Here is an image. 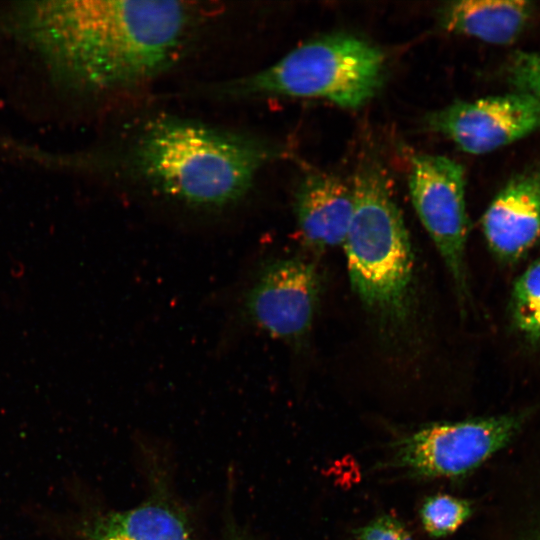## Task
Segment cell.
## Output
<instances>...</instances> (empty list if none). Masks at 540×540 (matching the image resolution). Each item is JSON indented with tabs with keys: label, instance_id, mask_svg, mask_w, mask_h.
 I'll return each mask as SVG.
<instances>
[{
	"label": "cell",
	"instance_id": "277c9868",
	"mask_svg": "<svg viewBox=\"0 0 540 540\" xmlns=\"http://www.w3.org/2000/svg\"><path fill=\"white\" fill-rule=\"evenodd\" d=\"M384 64L383 53L366 40L332 34L305 42L274 64L215 90L237 98H322L353 109L381 88Z\"/></svg>",
	"mask_w": 540,
	"mask_h": 540
},
{
	"label": "cell",
	"instance_id": "8fae6325",
	"mask_svg": "<svg viewBox=\"0 0 540 540\" xmlns=\"http://www.w3.org/2000/svg\"><path fill=\"white\" fill-rule=\"evenodd\" d=\"M294 211L304 243L314 250L343 245L354 211V193L340 178L305 175L297 186Z\"/></svg>",
	"mask_w": 540,
	"mask_h": 540
},
{
	"label": "cell",
	"instance_id": "ac0fdd59",
	"mask_svg": "<svg viewBox=\"0 0 540 540\" xmlns=\"http://www.w3.org/2000/svg\"><path fill=\"white\" fill-rule=\"evenodd\" d=\"M227 532L225 535V540H250L248 536L234 524H230L227 527Z\"/></svg>",
	"mask_w": 540,
	"mask_h": 540
},
{
	"label": "cell",
	"instance_id": "5bb4252c",
	"mask_svg": "<svg viewBox=\"0 0 540 540\" xmlns=\"http://www.w3.org/2000/svg\"><path fill=\"white\" fill-rule=\"evenodd\" d=\"M509 314L516 332L529 344L540 346V258L516 279Z\"/></svg>",
	"mask_w": 540,
	"mask_h": 540
},
{
	"label": "cell",
	"instance_id": "9c48e42d",
	"mask_svg": "<svg viewBox=\"0 0 540 540\" xmlns=\"http://www.w3.org/2000/svg\"><path fill=\"white\" fill-rule=\"evenodd\" d=\"M505 463L490 540H540V431L530 426L503 453Z\"/></svg>",
	"mask_w": 540,
	"mask_h": 540
},
{
	"label": "cell",
	"instance_id": "2e32d148",
	"mask_svg": "<svg viewBox=\"0 0 540 540\" xmlns=\"http://www.w3.org/2000/svg\"><path fill=\"white\" fill-rule=\"evenodd\" d=\"M506 71L507 78L516 91L540 96V52H516Z\"/></svg>",
	"mask_w": 540,
	"mask_h": 540
},
{
	"label": "cell",
	"instance_id": "7a4b0ae2",
	"mask_svg": "<svg viewBox=\"0 0 540 540\" xmlns=\"http://www.w3.org/2000/svg\"><path fill=\"white\" fill-rule=\"evenodd\" d=\"M279 150L258 139L176 116H156L124 152L128 174L152 191L208 211L230 207Z\"/></svg>",
	"mask_w": 540,
	"mask_h": 540
},
{
	"label": "cell",
	"instance_id": "8992f818",
	"mask_svg": "<svg viewBox=\"0 0 540 540\" xmlns=\"http://www.w3.org/2000/svg\"><path fill=\"white\" fill-rule=\"evenodd\" d=\"M409 191L414 209L442 257L459 299L465 301L468 218L463 166L445 156L415 155L411 159Z\"/></svg>",
	"mask_w": 540,
	"mask_h": 540
},
{
	"label": "cell",
	"instance_id": "9a60e30c",
	"mask_svg": "<svg viewBox=\"0 0 540 540\" xmlns=\"http://www.w3.org/2000/svg\"><path fill=\"white\" fill-rule=\"evenodd\" d=\"M473 513L474 505L468 499L442 493L427 497L419 510L422 526L432 537L453 534Z\"/></svg>",
	"mask_w": 540,
	"mask_h": 540
},
{
	"label": "cell",
	"instance_id": "30bf717a",
	"mask_svg": "<svg viewBox=\"0 0 540 540\" xmlns=\"http://www.w3.org/2000/svg\"><path fill=\"white\" fill-rule=\"evenodd\" d=\"M482 230L492 253L515 262L540 241V168H528L497 193L482 217Z\"/></svg>",
	"mask_w": 540,
	"mask_h": 540
},
{
	"label": "cell",
	"instance_id": "3957f363",
	"mask_svg": "<svg viewBox=\"0 0 540 540\" xmlns=\"http://www.w3.org/2000/svg\"><path fill=\"white\" fill-rule=\"evenodd\" d=\"M354 211L343 243L353 291L387 325L406 320L411 303L413 255L387 175L364 159L354 175Z\"/></svg>",
	"mask_w": 540,
	"mask_h": 540
},
{
	"label": "cell",
	"instance_id": "4fadbf2b",
	"mask_svg": "<svg viewBox=\"0 0 540 540\" xmlns=\"http://www.w3.org/2000/svg\"><path fill=\"white\" fill-rule=\"evenodd\" d=\"M88 540H192L185 514L168 499L154 496L133 508L110 512L89 526Z\"/></svg>",
	"mask_w": 540,
	"mask_h": 540
},
{
	"label": "cell",
	"instance_id": "52a82bcc",
	"mask_svg": "<svg viewBox=\"0 0 540 540\" xmlns=\"http://www.w3.org/2000/svg\"><path fill=\"white\" fill-rule=\"evenodd\" d=\"M319 288L312 262L300 257L269 260L243 296V318L272 337L299 345L311 328Z\"/></svg>",
	"mask_w": 540,
	"mask_h": 540
},
{
	"label": "cell",
	"instance_id": "5b68a950",
	"mask_svg": "<svg viewBox=\"0 0 540 540\" xmlns=\"http://www.w3.org/2000/svg\"><path fill=\"white\" fill-rule=\"evenodd\" d=\"M535 407L424 425L394 442L384 466L414 479L460 478L501 456L525 432Z\"/></svg>",
	"mask_w": 540,
	"mask_h": 540
},
{
	"label": "cell",
	"instance_id": "6da1fadb",
	"mask_svg": "<svg viewBox=\"0 0 540 540\" xmlns=\"http://www.w3.org/2000/svg\"><path fill=\"white\" fill-rule=\"evenodd\" d=\"M195 9L181 1H76L39 4L34 38L82 87L132 88L176 61Z\"/></svg>",
	"mask_w": 540,
	"mask_h": 540
},
{
	"label": "cell",
	"instance_id": "7c38bea8",
	"mask_svg": "<svg viewBox=\"0 0 540 540\" xmlns=\"http://www.w3.org/2000/svg\"><path fill=\"white\" fill-rule=\"evenodd\" d=\"M532 10L527 1L462 0L445 4L438 16L448 32L506 45L522 33Z\"/></svg>",
	"mask_w": 540,
	"mask_h": 540
},
{
	"label": "cell",
	"instance_id": "ba28073f",
	"mask_svg": "<svg viewBox=\"0 0 540 540\" xmlns=\"http://www.w3.org/2000/svg\"><path fill=\"white\" fill-rule=\"evenodd\" d=\"M426 123L462 151L485 154L540 130V96L516 91L455 101L431 113Z\"/></svg>",
	"mask_w": 540,
	"mask_h": 540
},
{
	"label": "cell",
	"instance_id": "e0dca14e",
	"mask_svg": "<svg viewBox=\"0 0 540 540\" xmlns=\"http://www.w3.org/2000/svg\"><path fill=\"white\" fill-rule=\"evenodd\" d=\"M355 540H412V537L398 518L382 515L361 527Z\"/></svg>",
	"mask_w": 540,
	"mask_h": 540
}]
</instances>
